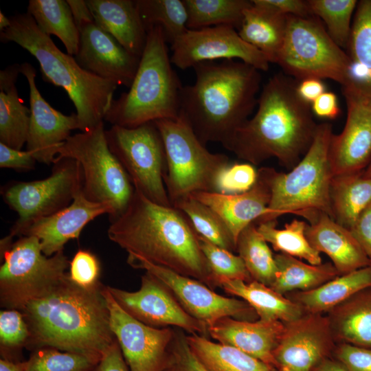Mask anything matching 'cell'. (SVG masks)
Instances as JSON below:
<instances>
[{
	"label": "cell",
	"instance_id": "obj_1",
	"mask_svg": "<svg viewBox=\"0 0 371 371\" xmlns=\"http://www.w3.org/2000/svg\"><path fill=\"white\" fill-rule=\"evenodd\" d=\"M104 285L85 288L67 276L44 296L20 311L30 331L26 348L49 347L100 361L117 340L102 293Z\"/></svg>",
	"mask_w": 371,
	"mask_h": 371
},
{
	"label": "cell",
	"instance_id": "obj_2",
	"mask_svg": "<svg viewBox=\"0 0 371 371\" xmlns=\"http://www.w3.org/2000/svg\"><path fill=\"white\" fill-rule=\"evenodd\" d=\"M109 238L128 253L213 288L212 273L190 219L173 206L154 203L135 190L124 212L111 221Z\"/></svg>",
	"mask_w": 371,
	"mask_h": 371
},
{
	"label": "cell",
	"instance_id": "obj_3",
	"mask_svg": "<svg viewBox=\"0 0 371 371\" xmlns=\"http://www.w3.org/2000/svg\"><path fill=\"white\" fill-rule=\"evenodd\" d=\"M297 84L286 74L272 76L259 94L256 113L236 130L225 148L254 166L275 157L284 167L294 168L318 127L311 105L297 93Z\"/></svg>",
	"mask_w": 371,
	"mask_h": 371
},
{
	"label": "cell",
	"instance_id": "obj_4",
	"mask_svg": "<svg viewBox=\"0 0 371 371\" xmlns=\"http://www.w3.org/2000/svg\"><path fill=\"white\" fill-rule=\"evenodd\" d=\"M193 69L195 81L183 86L179 115L205 146L226 148L258 105L260 71L243 61L204 62Z\"/></svg>",
	"mask_w": 371,
	"mask_h": 371
},
{
	"label": "cell",
	"instance_id": "obj_5",
	"mask_svg": "<svg viewBox=\"0 0 371 371\" xmlns=\"http://www.w3.org/2000/svg\"><path fill=\"white\" fill-rule=\"evenodd\" d=\"M11 25L0 32L1 42H14L38 62L44 81L63 88L76 109L80 132L102 122L118 85L83 69L75 58L63 52L43 33L28 13L10 17Z\"/></svg>",
	"mask_w": 371,
	"mask_h": 371
},
{
	"label": "cell",
	"instance_id": "obj_6",
	"mask_svg": "<svg viewBox=\"0 0 371 371\" xmlns=\"http://www.w3.org/2000/svg\"><path fill=\"white\" fill-rule=\"evenodd\" d=\"M145 48L128 91L114 99L104 120L133 128L179 115L183 85L172 67L167 41L159 25L147 30Z\"/></svg>",
	"mask_w": 371,
	"mask_h": 371
},
{
	"label": "cell",
	"instance_id": "obj_7",
	"mask_svg": "<svg viewBox=\"0 0 371 371\" xmlns=\"http://www.w3.org/2000/svg\"><path fill=\"white\" fill-rule=\"evenodd\" d=\"M332 126L318 124L313 142L300 161L288 173L267 168L271 213L259 223L293 214L313 222L321 214L333 219L330 188L333 174L328 159Z\"/></svg>",
	"mask_w": 371,
	"mask_h": 371
},
{
	"label": "cell",
	"instance_id": "obj_8",
	"mask_svg": "<svg viewBox=\"0 0 371 371\" xmlns=\"http://www.w3.org/2000/svg\"><path fill=\"white\" fill-rule=\"evenodd\" d=\"M154 122L164 144V181L172 205L195 192H214L216 177L231 163L229 157L209 151L181 116Z\"/></svg>",
	"mask_w": 371,
	"mask_h": 371
},
{
	"label": "cell",
	"instance_id": "obj_9",
	"mask_svg": "<svg viewBox=\"0 0 371 371\" xmlns=\"http://www.w3.org/2000/svg\"><path fill=\"white\" fill-rule=\"evenodd\" d=\"M63 157L74 159L80 165L84 195L91 201L113 207L110 221L124 212L135 188L109 148L103 122L88 131L71 135L56 151V159Z\"/></svg>",
	"mask_w": 371,
	"mask_h": 371
},
{
	"label": "cell",
	"instance_id": "obj_10",
	"mask_svg": "<svg viewBox=\"0 0 371 371\" xmlns=\"http://www.w3.org/2000/svg\"><path fill=\"white\" fill-rule=\"evenodd\" d=\"M2 258L1 306L19 311L60 283L68 275L70 262L63 251L45 256L33 236H21L1 255Z\"/></svg>",
	"mask_w": 371,
	"mask_h": 371
},
{
	"label": "cell",
	"instance_id": "obj_11",
	"mask_svg": "<svg viewBox=\"0 0 371 371\" xmlns=\"http://www.w3.org/2000/svg\"><path fill=\"white\" fill-rule=\"evenodd\" d=\"M276 63L298 82L316 78L333 80L341 87L348 83L349 57L315 16H287L285 37Z\"/></svg>",
	"mask_w": 371,
	"mask_h": 371
},
{
	"label": "cell",
	"instance_id": "obj_12",
	"mask_svg": "<svg viewBox=\"0 0 371 371\" xmlns=\"http://www.w3.org/2000/svg\"><path fill=\"white\" fill-rule=\"evenodd\" d=\"M83 174L71 158L56 159L51 175L41 180L11 181L1 188L4 201L18 214L10 233L0 242V252L8 249L13 238L21 236L35 221L52 215L71 204L82 189Z\"/></svg>",
	"mask_w": 371,
	"mask_h": 371
},
{
	"label": "cell",
	"instance_id": "obj_13",
	"mask_svg": "<svg viewBox=\"0 0 371 371\" xmlns=\"http://www.w3.org/2000/svg\"><path fill=\"white\" fill-rule=\"evenodd\" d=\"M111 151L126 172L135 190L151 201L172 206L164 184L166 158L161 133L154 122L133 128L105 130Z\"/></svg>",
	"mask_w": 371,
	"mask_h": 371
},
{
	"label": "cell",
	"instance_id": "obj_14",
	"mask_svg": "<svg viewBox=\"0 0 371 371\" xmlns=\"http://www.w3.org/2000/svg\"><path fill=\"white\" fill-rule=\"evenodd\" d=\"M110 326L129 371H168L175 333L148 326L126 313L104 286Z\"/></svg>",
	"mask_w": 371,
	"mask_h": 371
},
{
	"label": "cell",
	"instance_id": "obj_15",
	"mask_svg": "<svg viewBox=\"0 0 371 371\" xmlns=\"http://www.w3.org/2000/svg\"><path fill=\"white\" fill-rule=\"evenodd\" d=\"M127 261L132 267L144 269L161 282L188 314L208 327L225 317L245 321H254L258 317L245 301L217 294L199 280L142 259Z\"/></svg>",
	"mask_w": 371,
	"mask_h": 371
},
{
	"label": "cell",
	"instance_id": "obj_16",
	"mask_svg": "<svg viewBox=\"0 0 371 371\" xmlns=\"http://www.w3.org/2000/svg\"><path fill=\"white\" fill-rule=\"evenodd\" d=\"M171 49L172 63L183 70L218 59L238 58L264 71L270 64L263 53L246 43L229 25L188 30L171 45Z\"/></svg>",
	"mask_w": 371,
	"mask_h": 371
},
{
	"label": "cell",
	"instance_id": "obj_17",
	"mask_svg": "<svg viewBox=\"0 0 371 371\" xmlns=\"http://www.w3.org/2000/svg\"><path fill=\"white\" fill-rule=\"evenodd\" d=\"M107 288L122 309L148 326H174L191 334H208V326L188 314L170 289L148 272L136 291Z\"/></svg>",
	"mask_w": 371,
	"mask_h": 371
},
{
	"label": "cell",
	"instance_id": "obj_18",
	"mask_svg": "<svg viewBox=\"0 0 371 371\" xmlns=\"http://www.w3.org/2000/svg\"><path fill=\"white\" fill-rule=\"evenodd\" d=\"M334 336L328 317L304 313L284 330L274 351L279 371H313L324 359L332 357Z\"/></svg>",
	"mask_w": 371,
	"mask_h": 371
},
{
	"label": "cell",
	"instance_id": "obj_19",
	"mask_svg": "<svg viewBox=\"0 0 371 371\" xmlns=\"http://www.w3.org/2000/svg\"><path fill=\"white\" fill-rule=\"evenodd\" d=\"M21 74L29 85L30 119L26 150L37 162L49 165L54 162L57 150L79 129L76 113L66 115L56 110L43 98L36 84V72L29 63L21 64Z\"/></svg>",
	"mask_w": 371,
	"mask_h": 371
},
{
	"label": "cell",
	"instance_id": "obj_20",
	"mask_svg": "<svg viewBox=\"0 0 371 371\" xmlns=\"http://www.w3.org/2000/svg\"><path fill=\"white\" fill-rule=\"evenodd\" d=\"M347 119L339 135H331L328 159L333 177L363 172L371 160V105L342 91Z\"/></svg>",
	"mask_w": 371,
	"mask_h": 371
},
{
	"label": "cell",
	"instance_id": "obj_21",
	"mask_svg": "<svg viewBox=\"0 0 371 371\" xmlns=\"http://www.w3.org/2000/svg\"><path fill=\"white\" fill-rule=\"evenodd\" d=\"M74 56L87 71L128 88L134 80L141 58L127 51L94 22L80 30L78 50Z\"/></svg>",
	"mask_w": 371,
	"mask_h": 371
},
{
	"label": "cell",
	"instance_id": "obj_22",
	"mask_svg": "<svg viewBox=\"0 0 371 371\" xmlns=\"http://www.w3.org/2000/svg\"><path fill=\"white\" fill-rule=\"evenodd\" d=\"M113 213L110 205L89 200L82 189L69 205L52 215L35 221L22 236L36 237L43 254L52 256L63 251L69 240L78 239L82 230L89 222L105 214H109L110 220Z\"/></svg>",
	"mask_w": 371,
	"mask_h": 371
},
{
	"label": "cell",
	"instance_id": "obj_23",
	"mask_svg": "<svg viewBox=\"0 0 371 371\" xmlns=\"http://www.w3.org/2000/svg\"><path fill=\"white\" fill-rule=\"evenodd\" d=\"M194 198L214 211L225 223L237 244L241 232L251 223H258L270 214L268 205L271 190L267 168L258 170V178L249 190L234 194L198 192Z\"/></svg>",
	"mask_w": 371,
	"mask_h": 371
},
{
	"label": "cell",
	"instance_id": "obj_24",
	"mask_svg": "<svg viewBox=\"0 0 371 371\" xmlns=\"http://www.w3.org/2000/svg\"><path fill=\"white\" fill-rule=\"evenodd\" d=\"M284 330L280 321H245L225 317L208 327L220 344L235 347L277 368L274 351Z\"/></svg>",
	"mask_w": 371,
	"mask_h": 371
},
{
	"label": "cell",
	"instance_id": "obj_25",
	"mask_svg": "<svg viewBox=\"0 0 371 371\" xmlns=\"http://www.w3.org/2000/svg\"><path fill=\"white\" fill-rule=\"evenodd\" d=\"M305 234L316 251L330 258L339 275L371 266L370 260L351 231L326 214L307 224Z\"/></svg>",
	"mask_w": 371,
	"mask_h": 371
},
{
	"label": "cell",
	"instance_id": "obj_26",
	"mask_svg": "<svg viewBox=\"0 0 371 371\" xmlns=\"http://www.w3.org/2000/svg\"><path fill=\"white\" fill-rule=\"evenodd\" d=\"M94 23L130 53L141 57L148 32L135 0H87Z\"/></svg>",
	"mask_w": 371,
	"mask_h": 371
},
{
	"label": "cell",
	"instance_id": "obj_27",
	"mask_svg": "<svg viewBox=\"0 0 371 371\" xmlns=\"http://www.w3.org/2000/svg\"><path fill=\"white\" fill-rule=\"evenodd\" d=\"M346 53L348 83L341 87L371 105V0L358 1Z\"/></svg>",
	"mask_w": 371,
	"mask_h": 371
},
{
	"label": "cell",
	"instance_id": "obj_28",
	"mask_svg": "<svg viewBox=\"0 0 371 371\" xmlns=\"http://www.w3.org/2000/svg\"><path fill=\"white\" fill-rule=\"evenodd\" d=\"M251 2L244 12L238 32L246 43L263 53L270 63H276L284 43L287 16L271 10L260 0Z\"/></svg>",
	"mask_w": 371,
	"mask_h": 371
},
{
	"label": "cell",
	"instance_id": "obj_29",
	"mask_svg": "<svg viewBox=\"0 0 371 371\" xmlns=\"http://www.w3.org/2000/svg\"><path fill=\"white\" fill-rule=\"evenodd\" d=\"M220 287L228 294L240 297L248 303L261 320L287 323L306 313L299 304L256 280L249 282L240 280H225Z\"/></svg>",
	"mask_w": 371,
	"mask_h": 371
},
{
	"label": "cell",
	"instance_id": "obj_30",
	"mask_svg": "<svg viewBox=\"0 0 371 371\" xmlns=\"http://www.w3.org/2000/svg\"><path fill=\"white\" fill-rule=\"evenodd\" d=\"M371 287V266L340 275L322 285L293 295L305 313L322 314L330 312L353 295Z\"/></svg>",
	"mask_w": 371,
	"mask_h": 371
},
{
	"label": "cell",
	"instance_id": "obj_31",
	"mask_svg": "<svg viewBox=\"0 0 371 371\" xmlns=\"http://www.w3.org/2000/svg\"><path fill=\"white\" fill-rule=\"evenodd\" d=\"M328 319L335 339L371 348V287L335 307Z\"/></svg>",
	"mask_w": 371,
	"mask_h": 371
},
{
	"label": "cell",
	"instance_id": "obj_32",
	"mask_svg": "<svg viewBox=\"0 0 371 371\" xmlns=\"http://www.w3.org/2000/svg\"><path fill=\"white\" fill-rule=\"evenodd\" d=\"M333 219L350 229L371 203V178L362 172L333 177L330 188Z\"/></svg>",
	"mask_w": 371,
	"mask_h": 371
},
{
	"label": "cell",
	"instance_id": "obj_33",
	"mask_svg": "<svg viewBox=\"0 0 371 371\" xmlns=\"http://www.w3.org/2000/svg\"><path fill=\"white\" fill-rule=\"evenodd\" d=\"M192 352L208 371H279L230 346L210 341L198 334L186 336Z\"/></svg>",
	"mask_w": 371,
	"mask_h": 371
},
{
	"label": "cell",
	"instance_id": "obj_34",
	"mask_svg": "<svg viewBox=\"0 0 371 371\" xmlns=\"http://www.w3.org/2000/svg\"><path fill=\"white\" fill-rule=\"evenodd\" d=\"M274 258L277 272L270 287L282 295L311 290L340 276L331 263L313 265L282 253L275 254Z\"/></svg>",
	"mask_w": 371,
	"mask_h": 371
},
{
	"label": "cell",
	"instance_id": "obj_35",
	"mask_svg": "<svg viewBox=\"0 0 371 371\" xmlns=\"http://www.w3.org/2000/svg\"><path fill=\"white\" fill-rule=\"evenodd\" d=\"M27 12L43 33L54 35L61 41L68 54H77L80 31L67 1L30 0Z\"/></svg>",
	"mask_w": 371,
	"mask_h": 371
},
{
	"label": "cell",
	"instance_id": "obj_36",
	"mask_svg": "<svg viewBox=\"0 0 371 371\" xmlns=\"http://www.w3.org/2000/svg\"><path fill=\"white\" fill-rule=\"evenodd\" d=\"M188 12V30L229 25L239 30L247 0H183Z\"/></svg>",
	"mask_w": 371,
	"mask_h": 371
},
{
	"label": "cell",
	"instance_id": "obj_37",
	"mask_svg": "<svg viewBox=\"0 0 371 371\" xmlns=\"http://www.w3.org/2000/svg\"><path fill=\"white\" fill-rule=\"evenodd\" d=\"M276 223V220L270 221L256 225L260 234L275 251L304 259L313 265L322 264L320 253L311 245L306 238V222L293 219L286 223L283 229L277 228Z\"/></svg>",
	"mask_w": 371,
	"mask_h": 371
},
{
	"label": "cell",
	"instance_id": "obj_38",
	"mask_svg": "<svg viewBox=\"0 0 371 371\" xmlns=\"http://www.w3.org/2000/svg\"><path fill=\"white\" fill-rule=\"evenodd\" d=\"M236 251L253 280L270 286L276 276L277 267L269 247L251 223L240 234Z\"/></svg>",
	"mask_w": 371,
	"mask_h": 371
},
{
	"label": "cell",
	"instance_id": "obj_39",
	"mask_svg": "<svg viewBox=\"0 0 371 371\" xmlns=\"http://www.w3.org/2000/svg\"><path fill=\"white\" fill-rule=\"evenodd\" d=\"M30 109L18 94L16 84L0 87V142L16 150L26 144Z\"/></svg>",
	"mask_w": 371,
	"mask_h": 371
},
{
	"label": "cell",
	"instance_id": "obj_40",
	"mask_svg": "<svg viewBox=\"0 0 371 371\" xmlns=\"http://www.w3.org/2000/svg\"><path fill=\"white\" fill-rule=\"evenodd\" d=\"M135 2L146 30L159 25L170 45L188 30V12L183 0H135Z\"/></svg>",
	"mask_w": 371,
	"mask_h": 371
},
{
	"label": "cell",
	"instance_id": "obj_41",
	"mask_svg": "<svg viewBox=\"0 0 371 371\" xmlns=\"http://www.w3.org/2000/svg\"><path fill=\"white\" fill-rule=\"evenodd\" d=\"M172 206L187 216L199 236L232 252L236 251V244L225 223L207 205L189 196Z\"/></svg>",
	"mask_w": 371,
	"mask_h": 371
},
{
	"label": "cell",
	"instance_id": "obj_42",
	"mask_svg": "<svg viewBox=\"0 0 371 371\" xmlns=\"http://www.w3.org/2000/svg\"><path fill=\"white\" fill-rule=\"evenodd\" d=\"M313 15L321 19L333 41L341 49H347L352 31V16L356 0H308Z\"/></svg>",
	"mask_w": 371,
	"mask_h": 371
},
{
	"label": "cell",
	"instance_id": "obj_43",
	"mask_svg": "<svg viewBox=\"0 0 371 371\" xmlns=\"http://www.w3.org/2000/svg\"><path fill=\"white\" fill-rule=\"evenodd\" d=\"M200 248L212 273L214 289L225 280H240L249 282L252 280L239 256L220 247L199 235Z\"/></svg>",
	"mask_w": 371,
	"mask_h": 371
},
{
	"label": "cell",
	"instance_id": "obj_44",
	"mask_svg": "<svg viewBox=\"0 0 371 371\" xmlns=\"http://www.w3.org/2000/svg\"><path fill=\"white\" fill-rule=\"evenodd\" d=\"M99 361L82 354L44 347L32 350L24 371H93Z\"/></svg>",
	"mask_w": 371,
	"mask_h": 371
},
{
	"label": "cell",
	"instance_id": "obj_45",
	"mask_svg": "<svg viewBox=\"0 0 371 371\" xmlns=\"http://www.w3.org/2000/svg\"><path fill=\"white\" fill-rule=\"evenodd\" d=\"M30 331L21 311L3 309L0 312L1 359L21 362L22 348H26Z\"/></svg>",
	"mask_w": 371,
	"mask_h": 371
},
{
	"label": "cell",
	"instance_id": "obj_46",
	"mask_svg": "<svg viewBox=\"0 0 371 371\" xmlns=\"http://www.w3.org/2000/svg\"><path fill=\"white\" fill-rule=\"evenodd\" d=\"M257 178L258 170L254 165L230 163L216 177L214 192L225 194L245 192L253 187Z\"/></svg>",
	"mask_w": 371,
	"mask_h": 371
},
{
	"label": "cell",
	"instance_id": "obj_47",
	"mask_svg": "<svg viewBox=\"0 0 371 371\" xmlns=\"http://www.w3.org/2000/svg\"><path fill=\"white\" fill-rule=\"evenodd\" d=\"M68 274L75 284L92 287L100 282V261L91 251L80 249L70 260Z\"/></svg>",
	"mask_w": 371,
	"mask_h": 371
},
{
	"label": "cell",
	"instance_id": "obj_48",
	"mask_svg": "<svg viewBox=\"0 0 371 371\" xmlns=\"http://www.w3.org/2000/svg\"><path fill=\"white\" fill-rule=\"evenodd\" d=\"M168 371H208L192 352L182 333L175 334L170 347Z\"/></svg>",
	"mask_w": 371,
	"mask_h": 371
},
{
	"label": "cell",
	"instance_id": "obj_49",
	"mask_svg": "<svg viewBox=\"0 0 371 371\" xmlns=\"http://www.w3.org/2000/svg\"><path fill=\"white\" fill-rule=\"evenodd\" d=\"M333 357L348 371H371V348L341 343Z\"/></svg>",
	"mask_w": 371,
	"mask_h": 371
},
{
	"label": "cell",
	"instance_id": "obj_50",
	"mask_svg": "<svg viewBox=\"0 0 371 371\" xmlns=\"http://www.w3.org/2000/svg\"><path fill=\"white\" fill-rule=\"evenodd\" d=\"M36 162L30 151L16 150L0 142V168L27 171L33 169Z\"/></svg>",
	"mask_w": 371,
	"mask_h": 371
},
{
	"label": "cell",
	"instance_id": "obj_51",
	"mask_svg": "<svg viewBox=\"0 0 371 371\" xmlns=\"http://www.w3.org/2000/svg\"><path fill=\"white\" fill-rule=\"evenodd\" d=\"M350 230L371 261V203L359 214Z\"/></svg>",
	"mask_w": 371,
	"mask_h": 371
},
{
	"label": "cell",
	"instance_id": "obj_52",
	"mask_svg": "<svg viewBox=\"0 0 371 371\" xmlns=\"http://www.w3.org/2000/svg\"><path fill=\"white\" fill-rule=\"evenodd\" d=\"M267 8L283 16L306 17L312 14L308 1L303 0H260Z\"/></svg>",
	"mask_w": 371,
	"mask_h": 371
},
{
	"label": "cell",
	"instance_id": "obj_53",
	"mask_svg": "<svg viewBox=\"0 0 371 371\" xmlns=\"http://www.w3.org/2000/svg\"><path fill=\"white\" fill-rule=\"evenodd\" d=\"M311 109L313 114L322 118L335 119L341 113L336 94L326 91L311 104Z\"/></svg>",
	"mask_w": 371,
	"mask_h": 371
},
{
	"label": "cell",
	"instance_id": "obj_54",
	"mask_svg": "<svg viewBox=\"0 0 371 371\" xmlns=\"http://www.w3.org/2000/svg\"><path fill=\"white\" fill-rule=\"evenodd\" d=\"M93 371H129L117 340L106 350Z\"/></svg>",
	"mask_w": 371,
	"mask_h": 371
},
{
	"label": "cell",
	"instance_id": "obj_55",
	"mask_svg": "<svg viewBox=\"0 0 371 371\" xmlns=\"http://www.w3.org/2000/svg\"><path fill=\"white\" fill-rule=\"evenodd\" d=\"M297 91L300 98L311 105L326 91V87L322 80L308 78L298 82Z\"/></svg>",
	"mask_w": 371,
	"mask_h": 371
},
{
	"label": "cell",
	"instance_id": "obj_56",
	"mask_svg": "<svg viewBox=\"0 0 371 371\" xmlns=\"http://www.w3.org/2000/svg\"><path fill=\"white\" fill-rule=\"evenodd\" d=\"M74 20L79 31L85 25L93 23L94 19L91 10L85 0H67Z\"/></svg>",
	"mask_w": 371,
	"mask_h": 371
},
{
	"label": "cell",
	"instance_id": "obj_57",
	"mask_svg": "<svg viewBox=\"0 0 371 371\" xmlns=\"http://www.w3.org/2000/svg\"><path fill=\"white\" fill-rule=\"evenodd\" d=\"M313 371H348L333 357L327 358L317 365Z\"/></svg>",
	"mask_w": 371,
	"mask_h": 371
},
{
	"label": "cell",
	"instance_id": "obj_58",
	"mask_svg": "<svg viewBox=\"0 0 371 371\" xmlns=\"http://www.w3.org/2000/svg\"><path fill=\"white\" fill-rule=\"evenodd\" d=\"M25 361L13 362L3 359H0V371H24Z\"/></svg>",
	"mask_w": 371,
	"mask_h": 371
},
{
	"label": "cell",
	"instance_id": "obj_59",
	"mask_svg": "<svg viewBox=\"0 0 371 371\" xmlns=\"http://www.w3.org/2000/svg\"><path fill=\"white\" fill-rule=\"evenodd\" d=\"M11 25L10 18H8L1 10L0 11V32L3 31Z\"/></svg>",
	"mask_w": 371,
	"mask_h": 371
},
{
	"label": "cell",
	"instance_id": "obj_60",
	"mask_svg": "<svg viewBox=\"0 0 371 371\" xmlns=\"http://www.w3.org/2000/svg\"><path fill=\"white\" fill-rule=\"evenodd\" d=\"M362 175L366 178H371V160L366 168L362 172Z\"/></svg>",
	"mask_w": 371,
	"mask_h": 371
}]
</instances>
